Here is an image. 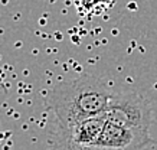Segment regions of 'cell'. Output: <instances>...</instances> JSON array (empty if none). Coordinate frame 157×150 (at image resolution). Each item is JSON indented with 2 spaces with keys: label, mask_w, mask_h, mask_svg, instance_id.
<instances>
[{
  "label": "cell",
  "mask_w": 157,
  "mask_h": 150,
  "mask_svg": "<svg viewBox=\"0 0 157 150\" xmlns=\"http://www.w3.org/2000/svg\"><path fill=\"white\" fill-rule=\"evenodd\" d=\"M113 95L108 85L94 75L61 81L51 90L48 107L56 124H72L104 114Z\"/></svg>",
  "instance_id": "1"
},
{
  "label": "cell",
  "mask_w": 157,
  "mask_h": 150,
  "mask_svg": "<svg viewBox=\"0 0 157 150\" xmlns=\"http://www.w3.org/2000/svg\"><path fill=\"white\" fill-rule=\"evenodd\" d=\"M107 121L127 129L150 130L153 120L151 104L138 92H113L104 113Z\"/></svg>",
  "instance_id": "2"
},
{
  "label": "cell",
  "mask_w": 157,
  "mask_h": 150,
  "mask_svg": "<svg viewBox=\"0 0 157 150\" xmlns=\"http://www.w3.org/2000/svg\"><path fill=\"white\" fill-rule=\"evenodd\" d=\"M105 123L104 114L67 126L52 121L48 134L49 150H86L100 139Z\"/></svg>",
  "instance_id": "3"
},
{
  "label": "cell",
  "mask_w": 157,
  "mask_h": 150,
  "mask_svg": "<svg viewBox=\"0 0 157 150\" xmlns=\"http://www.w3.org/2000/svg\"><path fill=\"white\" fill-rule=\"evenodd\" d=\"M151 143L147 130L127 129L107 121L100 139L86 150H144Z\"/></svg>",
  "instance_id": "4"
}]
</instances>
